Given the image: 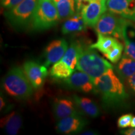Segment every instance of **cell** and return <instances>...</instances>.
<instances>
[{"instance_id": "d6986e66", "label": "cell", "mask_w": 135, "mask_h": 135, "mask_svg": "<svg viewBox=\"0 0 135 135\" xmlns=\"http://www.w3.org/2000/svg\"><path fill=\"white\" fill-rule=\"evenodd\" d=\"M116 71L122 80H127L135 73V60L123 55L118 62Z\"/></svg>"}, {"instance_id": "e0dca14e", "label": "cell", "mask_w": 135, "mask_h": 135, "mask_svg": "<svg viewBox=\"0 0 135 135\" xmlns=\"http://www.w3.org/2000/svg\"><path fill=\"white\" fill-rule=\"evenodd\" d=\"M56 5L60 19L73 16L77 11L76 0H52Z\"/></svg>"}, {"instance_id": "cb8c5ba5", "label": "cell", "mask_w": 135, "mask_h": 135, "mask_svg": "<svg viewBox=\"0 0 135 135\" xmlns=\"http://www.w3.org/2000/svg\"><path fill=\"white\" fill-rule=\"evenodd\" d=\"M133 117L132 114H126L120 116L118 120L117 124L118 128H126L130 126Z\"/></svg>"}, {"instance_id": "4dcf8cb0", "label": "cell", "mask_w": 135, "mask_h": 135, "mask_svg": "<svg viewBox=\"0 0 135 135\" xmlns=\"http://www.w3.org/2000/svg\"><path fill=\"white\" fill-rule=\"evenodd\" d=\"M130 127H135V116H133L131 120Z\"/></svg>"}, {"instance_id": "7a4b0ae2", "label": "cell", "mask_w": 135, "mask_h": 135, "mask_svg": "<svg viewBox=\"0 0 135 135\" xmlns=\"http://www.w3.org/2000/svg\"><path fill=\"white\" fill-rule=\"evenodd\" d=\"M94 49L80 43L76 69L88 74L94 81L97 78L113 69V66L107 60L100 56Z\"/></svg>"}, {"instance_id": "603a6c76", "label": "cell", "mask_w": 135, "mask_h": 135, "mask_svg": "<svg viewBox=\"0 0 135 135\" xmlns=\"http://www.w3.org/2000/svg\"><path fill=\"white\" fill-rule=\"evenodd\" d=\"M124 41V55L135 60V41L128 37L127 33L123 38Z\"/></svg>"}, {"instance_id": "7c38bea8", "label": "cell", "mask_w": 135, "mask_h": 135, "mask_svg": "<svg viewBox=\"0 0 135 135\" xmlns=\"http://www.w3.org/2000/svg\"><path fill=\"white\" fill-rule=\"evenodd\" d=\"M107 8L111 13L135 21V0H108Z\"/></svg>"}, {"instance_id": "3957f363", "label": "cell", "mask_w": 135, "mask_h": 135, "mask_svg": "<svg viewBox=\"0 0 135 135\" xmlns=\"http://www.w3.org/2000/svg\"><path fill=\"white\" fill-rule=\"evenodd\" d=\"M3 88L9 96L18 100L29 99L33 94L34 88L23 68L15 66L3 78Z\"/></svg>"}, {"instance_id": "8fae6325", "label": "cell", "mask_w": 135, "mask_h": 135, "mask_svg": "<svg viewBox=\"0 0 135 135\" xmlns=\"http://www.w3.org/2000/svg\"><path fill=\"white\" fill-rule=\"evenodd\" d=\"M87 121L78 115L71 116L59 119L57 122V132L64 134H71L81 131L86 126Z\"/></svg>"}, {"instance_id": "83f0119b", "label": "cell", "mask_w": 135, "mask_h": 135, "mask_svg": "<svg viewBox=\"0 0 135 135\" xmlns=\"http://www.w3.org/2000/svg\"><path fill=\"white\" fill-rule=\"evenodd\" d=\"M8 106V104L7 103V101L4 98V97L2 95V93H1V97H0V109L1 111L4 110V109H7Z\"/></svg>"}, {"instance_id": "4316f807", "label": "cell", "mask_w": 135, "mask_h": 135, "mask_svg": "<svg viewBox=\"0 0 135 135\" xmlns=\"http://www.w3.org/2000/svg\"><path fill=\"white\" fill-rule=\"evenodd\" d=\"M128 85L131 90L135 93V73L127 79Z\"/></svg>"}, {"instance_id": "ac0fdd59", "label": "cell", "mask_w": 135, "mask_h": 135, "mask_svg": "<svg viewBox=\"0 0 135 135\" xmlns=\"http://www.w3.org/2000/svg\"><path fill=\"white\" fill-rule=\"evenodd\" d=\"M119 43L117 39L109 35L98 34L97 41L90 45L91 48L98 50L103 55L112 50Z\"/></svg>"}, {"instance_id": "277c9868", "label": "cell", "mask_w": 135, "mask_h": 135, "mask_svg": "<svg viewBox=\"0 0 135 135\" xmlns=\"http://www.w3.org/2000/svg\"><path fill=\"white\" fill-rule=\"evenodd\" d=\"M60 20L52 0H38L31 26L35 31H44L56 26Z\"/></svg>"}, {"instance_id": "5b68a950", "label": "cell", "mask_w": 135, "mask_h": 135, "mask_svg": "<svg viewBox=\"0 0 135 135\" xmlns=\"http://www.w3.org/2000/svg\"><path fill=\"white\" fill-rule=\"evenodd\" d=\"M129 21L108 11L101 16L94 28L98 34L109 35L123 40L130 25Z\"/></svg>"}, {"instance_id": "6da1fadb", "label": "cell", "mask_w": 135, "mask_h": 135, "mask_svg": "<svg viewBox=\"0 0 135 135\" xmlns=\"http://www.w3.org/2000/svg\"><path fill=\"white\" fill-rule=\"evenodd\" d=\"M97 91L107 106L118 105L128 98L124 86L113 69L108 70L94 81Z\"/></svg>"}, {"instance_id": "44dd1931", "label": "cell", "mask_w": 135, "mask_h": 135, "mask_svg": "<svg viewBox=\"0 0 135 135\" xmlns=\"http://www.w3.org/2000/svg\"><path fill=\"white\" fill-rule=\"evenodd\" d=\"M80 46V43L79 42H72L61 59V60L67 63L73 71L76 69Z\"/></svg>"}, {"instance_id": "9a60e30c", "label": "cell", "mask_w": 135, "mask_h": 135, "mask_svg": "<svg viewBox=\"0 0 135 135\" xmlns=\"http://www.w3.org/2000/svg\"><path fill=\"white\" fill-rule=\"evenodd\" d=\"M87 26L83 18L81 13L77 12L66 20L62 26L61 31L64 35L82 32L86 30Z\"/></svg>"}, {"instance_id": "d4e9b609", "label": "cell", "mask_w": 135, "mask_h": 135, "mask_svg": "<svg viewBox=\"0 0 135 135\" xmlns=\"http://www.w3.org/2000/svg\"><path fill=\"white\" fill-rule=\"evenodd\" d=\"M23 1L24 0H1V6L4 9H9Z\"/></svg>"}, {"instance_id": "30bf717a", "label": "cell", "mask_w": 135, "mask_h": 135, "mask_svg": "<svg viewBox=\"0 0 135 135\" xmlns=\"http://www.w3.org/2000/svg\"><path fill=\"white\" fill-rule=\"evenodd\" d=\"M68 44L65 39H58L52 41L44 51V65L48 68L63 58L68 48Z\"/></svg>"}, {"instance_id": "4fadbf2b", "label": "cell", "mask_w": 135, "mask_h": 135, "mask_svg": "<svg viewBox=\"0 0 135 135\" xmlns=\"http://www.w3.org/2000/svg\"><path fill=\"white\" fill-rule=\"evenodd\" d=\"M75 101L70 98H57L53 101V111L58 120L71 116L78 115Z\"/></svg>"}, {"instance_id": "f546056e", "label": "cell", "mask_w": 135, "mask_h": 135, "mask_svg": "<svg viewBox=\"0 0 135 135\" xmlns=\"http://www.w3.org/2000/svg\"><path fill=\"white\" fill-rule=\"evenodd\" d=\"M97 134H98L97 132H95V131H88L83 133H82V134H86V135H94Z\"/></svg>"}, {"instance_id": "8992f818", "label": "cell", "mask_w": 135, "mask_h": 135, "mask_svg": "<svg viewBox=\"0 0 135 135\" xmlns=\"http://www.w3.org/2000/svg\"><path fill=\"white\" fill-rule=\"evenodd\" d=\"M38 0H24L23 2L4 11L8 23L17 30H23L31 25Z\"/></svg>"}, {"instance_id": "52a82bcc", "label": "cell", "mask_w": 135, "mask_h": 135, "mask_svg": "<svg viewBox=\"0 0 135 135\" xmlns=\"http://www.w3.org/2000/svg\"><path fill=\"white\" fill-rule=\"evenodd\" d=\"M108 0H91L81 10L82 17L88 26H96L101 16L106 12Z\"/></svg>"}, {"instance_id": "2e32d148", "label": "cell", "mask_w": 135, "mask_h": 135, "mask_svg": "<svg viewBox=\"0 0 135 135\" xmlns=\"http://www.w3.org/2000/svg\"><path fill=\"white\" fill-rule=\"evenodd\" d=\"M73 99L75 101L78 107L91 118H97L100 114L99 107L93 101L85 97H80L74 95Z\"/></svg>"}, {"instance_id": "7402d4cb", "label": "cell", "mask_w": 135, "mask_h": 135, "mask_svg": "<svg viewBox=\"0 0 135 135\" xmlns=\"http://www.w3.org/2000/svg\"><path fill=\"white\" fill-rule=\"evenodd\" d=\"M124 46L121 43H118L112 50H111L104 56L111 63H116L121 60Z\"/></svg>"}, {"instance_id": "5bb4252c", "label": "cell", "mask_w": 135, "mask_h": 135, "mask_svg": "<svg viewBox=\"0 0 135 135\" xmlns=\"http://www.w3.org/2000/svg\"><path fill=\"white\" fill-rule=\"evenodd\" d=\"M23 119L19 113L13 111L1 119V127L9 135H16L21 129Z\"/></svg>"}, {"instance_id": "ffe728a7", "label": "cell", "mask_w": 135, "mask_h": 135, "mask_svg": "<svg viewBox=\"0 0 135 135\" xmlns=\"http://www.w3.org/2000/svg\"><path fill=\"white\" fill-rule=\"evenodd\" d=\"M73 71L70 66L61 60L53 64L50 70V75L53 78L65 79L70 76Z\"/></svg>"}, {"instance_id": "f1b7e54d", "label": "cell", "mask_w": 135, "mask_h": 135, "mask_svg": "<svg viewBox=\"0 0 135 135\" xmlns=\"http://www.w3.org/2000/svg\"><path fill=\"white\" fill-rule=\"evenodd\" d=\"M121 133L125 135H135V127H131L129 129L121 131Z\"/></svg>"}, {"instance_id": "ba28073f", "label": "cell", "mask_w": 135, "mask_h": 135, "mask_svg": "<svg viewBox=\"0 0 135 135\" xmlns=\"http://www.w3.org/2000/svg\"><path fill=\"white\" fill-rule=\"evenodd\" d=\"M64 82L68 87L85 93H97L95 85L91 78L86 73L81 71L73 72L70 76L65 78Z\"/></svg>"}, {"instance_id": "9c48e42d", "label": "cell", "mask_w": 135, "mask_h": 135, "mask_svg": "<svg viewBox=\"0 0 135 135\" xmlns=\"http://www.w3.org/2000/svg\"><path fill=\"white\" fill-rule=\"evenodd\" d=\"M23 69L27 78L35 89L40 88L48 76L47 67L34 61H27Z\"/></svg>"}, {"instance_id": "484cf974", "label": "cell", "mask_w": 135, "mask_h": 135, "mask_svg": "<svg viewBox=\"0 0 135 135\" xmlns=\"http://www.w3.org/2000/svg\"><path fill=\"white\" fill-rule=\"evenodd\" d=\"M91 0H76L77 3V12H81V10L84 6L87 5L90 2Z\"/></svg>"}]
</instances>
